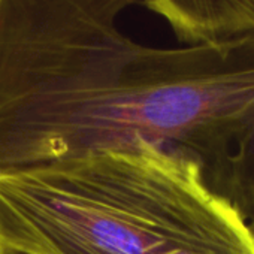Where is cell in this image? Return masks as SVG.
Masks as SVG:
<instances>
[{
  "label": "cell",
  "mask_w": 254,
  "mask_h": 254,
  "mask_svg": "<svg viewBox=\"0 0 254 254\" xmlns=\"http://www.w3.org/2000/svg\"><path fill=\"white\" fill-rule=\"evenodd\" d=\"M0 244L32 254H254L197 168L151 144L0 175Z\"/></svg>",
  "instance_id": "6da1fadb"
},
{
  "label": "cell",
  "mask_w": 254,
  "mask_h": 254,
  "mask_svg": "<svg viewBox=\"0 0 254 254\" xmlns=\"http://www.w3.org/2000/svg\"><path fill=\"white\" fill-rule=\"evenodd\" d=\"M183 45L224 41L254 33V0H141Z\"/></svg>",
  "instance_id": "7a4b0ae2"
},
{
  "label": "cell",
  "mask_w": 254,
  "mask_h": 254,
  "mask_svg": "<svg viewBox=\"0 0 254 254\" xmlns=\"http://www.w3.org/2000/svg\"><path fill=\"white\" fill-rule=\"evenodd\" d=\"M0 254H32V253H27V251L18 250V248L9 247V245L0 244Z\"/></svg>",
  "instance_id": "3957f363"
}]
</instances>
